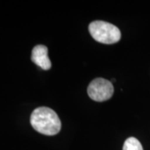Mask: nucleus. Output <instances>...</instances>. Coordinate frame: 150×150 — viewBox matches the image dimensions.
Masks as SVG:
<instances>
[{"instance_id":"f257e3e1","label":"nucleus","mask_w":150,"mask_h":150,"mask_svg":"<svg viewBox=\"0 0 150 150\" xmlns=\"http://www.w3.org/2000/svg\"><path fill=\"white\" fill-rule=\"evenodd\" d=\"M30 123L37 132L49 136L59 134L62 126L58 114L47 107L34 109L30 116Z\"/></svg>"},{"instance_id":"f03ea898","label":"nucleus","mask_w":150,"mask_h":150,"mask_svg":"<svg viewBox=\"0 0 150 150\" xmlns=\"http://www.w3.org/2000/svg\"><path fill=\"white\" fill-rule=\"evenodd\" d=\"M88 30L94 40L104 44H112L121 38V32L118 27L104 21L92 22Z\"/></svg>"},{"instance_id":"7ed1b4c3","label":"nucleus","mask_w":150,"mask_h":150,"mask_svg":"<svg viewBox=\"0 0 150 150\" xmlns=\"http://www.w3.org/2000/svg\"><path fill=\"white\" fill-rule=\"evenodd\" d=\"M87 91L91 99L97 102H103L111 98L114 89L110 81L103 78H98L89 83Z\"/></svg>"},{"instance_id":"20e7f679","label":"nucleus","mask_w":150,"mask_h":150,"mask_svg":"<svg viewBox=\"0 0 150 150\" xmlns=\"http://www.w3.org/2000/svg\"><path fill=\"white\" fill-rule=\"evenodd\" d=\"M31 59L35 64L43 70H48L52 66L48 58V48L42 44L37 45L33 48Z\"/></svg>"},{"instance_id":"39448f33","label":"nucleus","mask_w":150,"mask_h":150,"mask_svg":"<svg viewBox=\"0 0 150 150\" xmlns=\"http://www.w3.org/2000/svg\"><path fill=\"white\" fill-rule=\"evenodd\" d=\"M123 150H144V149L141 143L136 138L130 137L125 140Z\"/></svg>"}]
</instances>
